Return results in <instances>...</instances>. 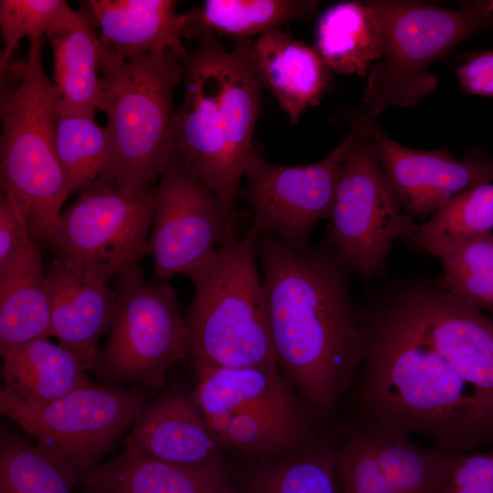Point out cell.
Returning a JSON list of instances; mask_svg holds the SVG:
<instances>
[{
	"mask_svg": "<svg viewBox=\"0 0 493 493\" xmlns=\"http://www.w3.org/2000/svg\"><path fill=\"white\" fill-rule=\"evenodd\" d=\"M236 235L235 213L189 172L175 150L156 186L149 240L155 276L168 282L189 273Z\"/></svg>",
	"mask_w": 493,
	"mask_h": 493,
	"instance_id": "cell-12",
	"label": "cell"
},
{
	"mask_svg": "<svg viewBox=\"0 0 493 493\" xmlns=\"http://www.w3.org/2000/svg\"><path fill=\"white\" fill-rule=\"evenodd\" d=\"M309 425H301L277 416L253 412L234 413L222 445L235 447L246 455L276 456L292 448L303 437L312 438Z\"/></svg>",
	"mask_w": 493,
	"mask_h": 493,
	"instance_id": "cell-31",
	"label": "cell"
},
{
	"mask_svg": "<svg viewBox=\"0 0 493 493\" xmlns=\"http://www.w3.org/2000/svg\"><path fill=\"white\" fill-rule=\"evenodd\" d=\"M249 56L263 88L268 89L291 125L329 90L331 71L315 47L275 28L251 39Z\"/></svg>",
	"mask_w": 493,
	"mask_h": 493,
	"instance_id": "cell-17",
	"label": "cell"
},
{
	"mask_svg": "<svg viewBox=\"0 0 493 493\" xmlns=\"http://www.w3.org/2000/svg\"><path fill=\"white\" fill-rule=\"evenodd\" d=\"M177 2L173 0H88L81 10L100 30L101 69L152 53L171 51L183 58Z\"/></svg>",
	"mask_w": 493,
	"mask_h": 493,
	"instance_id": "cell-15",
	"label": "cell"
},
{
	"mask_svg": "<svg viewBox=\"0 0 493 493\" xmlns=\"http://www.w3.org/2000/svg\"><path fill=\"white\" fill-rule=\"evenodd\" d=\"M381 25L383 57L371 68L361 113L375 120L390 106L411 107L437 88L430 67L469 37L493 27L488 1L448 8L418 1L368 0Z\"/></svg>",
	"mask_w": 493,
	"mask_h": 493,
	"instance_id": "cell-6",
	"label": "cell"
},
{
	"mask_svg": "<svg viewBox=\"0 0 493 493\" xmlns=\"http://www.w3.org/2000/svg\"><path fill=\"white\" fill-rule=\"evenodd\" d=\"M28 225L15 199L7 193L0 194V271L37 248Z\"/></svg>",
	"mask_w": 493,
	"mask_h": 493,
	"instance_id": "cell-35",
	"label": "cell"
},
{
	"mask_svg": "<svg viewBox=\"0 0 493 493\" xmlns=\"http://www.w3.org/2000/svg\"><path fill=\"white\" fill-rule=\"evenodd\" d=\"M69 7L64 0H1L0 29L5 47L0 68L11 61L23 38L45 37Z\"/></svg>",
	"mask_w": 493,
	"mask_h": 493,
	"instance_id": "cell-32",
	"label": "cell"
},
{
	"mask_svg": "<svg viewBox=\"0 0 493 493\" xmlns=\"http://www.w3.org/2000/svg\"><path fill=\"white\" fill-rule=\"evenodd\" d=\"M181 58L171 51L124 60L101 71L97 110L107 117L110 164L102 183L129 194L153 188L176 150L173 95Z\"/></svg>",
	"mask_w": 493,
	"mask_h": 493,
	"instance_id": "cell-4",
	"label": "cell"
},
{
	"mask_svg": "<svg viewBox=\"0 0 493 493\" xmlns=\"http://www.w3.org/2000/svg\"><path fill=\"white\" fill-rule=\"evenodd\" d=\"M192 361L198 378L194 404L202 414L253 411L309 425L277 367L219 366Z\"/></svg>",
	"mask_w": 493,
	"mask_h": 493,
	"instance_id": "cell-20",
	"label": "cell"
},
{
	"mask_svg": "<svg viewBox=\"0 0 493 493\" xmlns=\"http://www.w3.org/2000/svg\"><path fill=\"white\" fill-rule=\"evenodd\" d=\"M124 443L120 455L79 479L86 493H238L226 467L162 461Z\"/></svg>",
	"mask_w": 493,
	"mask_h": 493,
	"instance_id": "cell-18",
	"label": "cell"
},
{
	"mask_svg": "<svg viewBox=\"0 0 493 493\" xmlns=\"http://www.w3.org/2000/svg\"><path fill=\"white\" fill-rule=\"evenodd\" d=\"M442 493H493V446L488 451L452 453Z\"/></svg>",
	"mask_w": 493,
	"mask_h": 493,
	"instance_id": "cell-34",
	"label": "cell"
},
{
	"mask_svg": "<svg viewBox=\"0 0 493 493\" xmlns=\"http://www.w3.org/2000/svg\"><path fill=\"white\" fill-rule=\"evenodd\" d=\"M52 337L46 268L38 247L0 271L2 359L37 340Z\"/></svg>",
	"mask_w": 493,
	"mask_h": 493,
	"instance_id": "cell-22",
	"label": "cell"
},
{
	"mask_svg": "<svg viewBox=\"0 0 493 493\" xmlns=\"http://www.w3.org/2000/svg\"><path fill=\"white\" fill-rule=\"evenodd\" d=\"M334 441L316 438L299 451L257 468L247 493H342Z\"/></svg>",
	"mask_w": 493,
	"mask_h": 493,
	"instance_id": "cell-27",
	"label": "cell"
},
{
	"mask_svg": "<svg viewBox=\"0 0 493 493\" xmlns=\"http://www.w3.org/2000/svg\"><path fill=\"white\" fill-rule=\"evenodd\" d=\"M147 400L139 389L92 383L37 406L0 396V412L81 478L128 435Z\"/></svg>",
	"mask_w": 493,
	"mask_h": 493,
	"instance_id": "cell-9",
	"label": "cell"
},
{
	"mask_svg": "<svg viewBox=\"0 0 493 493\" xmlns=\"http://www.w3.org/2000/svg\"><path fill=\"white\" fill-rule=\"evenodd\" d=\"M53 55L57 110L95 117L101 82V43L93 23L69 7L46 34Z\"/></svg>",
	"mask_w": 493,
	"mask_h": 493,
	"instance_id": "cell-19",
	"label": "cell"
},
{
	"mask_svg": "<svg viewBox=\"0 0 493 493\" xmlns=\"http://www.w3.org/2000/svg\"><path fill=\"white\" fill-rule=\"evenodd\" d=\"M251 39H237L228 50L215 37H202L181 58L184 96L174 113L176 151L229 214L256 152L263 86L250 59Z\"/></svg>",
	"mask_w": 493,
	"mask_h": 493,
	"instance_id": "cell-2",
	"label": "cell"
},
{
	"mask_svg": "<svg viewBox=\"0 0 493 493\" xmlns=\"http://www.w3.org/2000/svg\"><path fill=\"white\" fill-rule=\"evenodd\" d=\"M109 337L96 372L104 384L158 389L189 354L185 318L167 281L149 280L139 266L119 276Z\"/></svg>",
	"mask_w": 493,
	"mask_h": 493,
	"instance_id": "cell-7",
	"label": "cell"
},
{
	"mask_svg": "<svg viewBox=\"0 0 493 493\" xmlns=\"http://www.w3.org/2000/svg\"><path fill=\"white\" fill-rule=\"evenodd\" d=\"M384 475L395 493H442L452 453L416 445L413 437L378 424L359 420Z\"/></svg>",
	"mask_w": 493,
	"mask_h": 493,
	"instance_id": "cell-26",
	"label": "cell"
},
{
	"mask_svg": "<svg viewBox=\"0 0 493 493\" xmlns=\"http://www.w3.org/2000/svg\"><path fill=\"white\" fill-rule=\"evenodd\" d=\"M315 47L331 72L367 77L383 57V33L367 1L340 2L320 16Z\"/></svg>",
	"mask_w": 493,
	"mask_h": 493,
	"instance_id": "cell-24",
	"label": "cell"
},
{
	"mask_svg": "<svg viewBox=\"0 0 493 493\" xmlns=\"http://www.w3.org/2000/svg\"><path fill=\"white\" fill-rule=\"evenodd\" d=\"M79 476L16 431L0 433V493H72Z\"/></svg>",
	"mask_w": 493,
	"mask_h": 493,
	"instance_id": "cell-28",
	"label": "cell"
},
{
	"mask_svg": "<svg viewBox=\"0 0 493 493\" xmlns=\"http://www.w3.org/2000/svg\"><path fill=\"white\" fill-rule=\"evenodd\" d=\"M257 230L234 236L187 273L194 293L185 315L192 360L219 366L277 367L263 284Z\"/></svg>",
	"mask_w": 493,
	"mask_h": 493,
	"instance_id": "cell-3",
	"label": "cell"
},
{
	"mask_svg": "<svg viewBox=\"0 0 493 493\" xmlns=\"http://www.w3.org/2000/svg\"><path fill=\"white\" fill-rule=\"evenodd\" d=\"M439 259L443 272L436 284L493 316V234L477 236Z\"/></svg>",
	"mask_w": 493,
	"mask_h": 493,
	"instance_id": "cell-30",
	"label": "cell"
},
{
	"mask_svg": "<svg viewBox=\"0 0 493 493\" xmlns=\"http://www.w3.org/2000/svg\"><path fill=\"white\" fill-rule=\"evenodd\" d=\"M456 69L462 88L468 93L493 96V50L464 55Z\"/></svg>",
	"mask_w": 493,
	"mask_h": 493,
	"instance_id": "cell-36",
	"label": "cell"
},
{
	"mask_svg": "<svg viewBox=\"0 0 493 493\" xmlns=\"http://www.w3.org/2000/svg\"><path fill=\"white\" fill-rule=\"evenodd\" d=\"M143 454L170 463L226 467L221 444L194 404L177 393L146 401L124 440Z\"/></svg>",
	"mask_w": 493,
	"mask_h": 493,
	"instance_id": "cell-16",
	"label": "cell"
},
{
	"mask_svg": "<svg viewBox=\"0 0 493 493\" xmlns=\"http://www.w3.org/2000/svg\"><path fill=\"white\" fill-rule=\"evenodd\" d=\"M334 446L342 493H395L357 424Z\"/></svg>",
	"mask_w": 493,
	"mask_h": 493,
	"instance_id": "cell-33",
	"label": "cell"
},
{
	"mask_svg": "<svg viewBox=\"0 0 493 493\" xmlns=\"http://www.w3.org/2000/svg\"><path fill=\"white\" fill-rule=\"evenodd\" d=\"M488 3L490 8L493 9V1H488Z\"/></svg>",
	"mask_w": 493,
	"mask_h": 493,
	"instance_id": "cell-38",
	"label": "cell"
},
{
	"mask_svg": "<svg viewBox=\"0 0 493 493\" xmlns=\"http://www.w3.org/2000/svg\"><path fill=\"white\" fill-rule=\"evenodd\" d=\"M206 425L216 440L222 445V441L228 432L234 413L222 411L213 414H203Z\"/></svg>",
	"mask_w": 493,
	"mask_h": 493,
	"instance_id": "cell-37",
	"label": "cell"
},
{
	"mask_svg": "<svg viewBox=\"0 0 493 493\" xmlns=\"http://www.w3.org/2000/svg\"><path fill=\"white\" fill-rule=\"evenodd\" d=\"M353 137L351 127L326 157L308 164L273 163L256 151L245 173L247 184L242 195L257 231L297 249L310 246L313 227L330 218L342 163Z\"/></svg>",
	"mask_w": 493,
	"mask_h": 493,
	"instance_id": "cell-11",
	"label": "cell"
},
{
	"mask_svg": "<svg viewBox=\"0 0 493 493\" xmlns=\"http://www.w3.org/2000/svg\"><path fill=\"white\" fill-rule=\"evenodd\" d=\"M69 351L48 339L30 342L3 358L0 396L42 405L94 383Z\"/></svg>",
	"mask_w": 493,
	"mask_h": 493,
	"instance_id": "cell-21",
	"label": "cell"
},
{
	"mask_svg": "<svg viewBox=\"0 0 493 493\" xmlns=\"http://www.w3.org/2000/svg\"><path fill=\"white\" fill-rule=\"evenodd\" d=\"M385 179L403 212L427 220L443 204L472 187L492 183L493 156L472 154L456 160L447 150H419L371 126Z\"/></svg>",
	"mask_w": 493,
	"mask_h": 493,
	"instance_id": "cell-13",
	"label": "cell"
},
{
	"mask_svg": "<svg viewBox=\"0 0 493 493\" xmlns=\"http://www.w3.org/2000/svg\"><path fill=\"white\" fill-rule=\"evenodd\" d=\"M46 37L28 39L16 85L2 83L1 191L9 194L36 239L47 241L70 196L55 147L56 98L43 67Z\"/></svg>",
	"mask_w": 493,
	"mask_h": 493,
	"instance_id": "cell-5",
	"label": "cell"
},
{
	"mask_svg": "<svg viewBox=\"0 0 493 493\" xmlns=\"http://www.w3.org/2000/svg\"><path fill=\"white\" fill-rule=\"evenodd\" d=\"M493 229V184L467 189L417 225L406 215L398 239L422 254L449 256Z\"/></svg>",
	"mask_w": 493,
	"mask_h": 493,
	"instance_id": "cell-25",
	"label": "cell"
},
{
	"mask_svg": "<svg viewBox=\"0 0 493 493\" xmlns=\"http://www.w3.org/2000/svg\"><path fill=\"white\" fill-rule=\"evenodd\" d=\"M256 246L277 363L311 409L329 417L364 355L351 274L329 246L297 249L258 231Z\"/></svg>",
	"mask_w": 493,
	"mask_h": 493,
	"instance_id": "cell-1",
	"label": "cell"
},
{
	"mask_svg": "<svg viewBox=\"0 0 493 493\" xmlns=\"http://www.w3.org/2000/svg\"><path fill=\"white\" fill-rule=\"evenodd\" d=\"M108 282L56 260L46 267L52 337L88 372L95 369L99 341L109 331L114 314L116 291Z\"/></svg>",
	"mask_w": 493,
	"mask_h": 493,
	"instance_id": "cell-14",
	"label": "cell"
},
{
	"mask_svg": "<svg viewBox=\"0 0 493 493\" xmlns=\"http://www.w3.org/2000/svg\"><path fill=\"white\" fill-rule=\"evenodd\" d=\"M156 187L129 194L102 182L82 190L59 215L47 241L56 261L103 280L150 255Z\"/></svg>",
	"mask_w": 493,
	"mask_h": 493,
	"instance_id": "cell-10",
	"label": "cell"
},
{
	"mask_svg": "<svg viewBox=\"0 0 493 493\" xmlns=\"http://www.w3.org/2000/svg\"><path fill=\"white\" fill-rule=\"evenodd\" d=\"M317 0H206L180 14L182 37L252 38L316 14Z\"/></svg>",
	"mask_w": 493,
	"mask_h": 493,
	"instance_id": "cell-23",
	"label": "cell"
},
{
	"mask_svg": "<svg viewBox=\"0 0 493 493\" xmlns=\"http://www.w3.org/2000/svg\"><path fill=\"white\" fill-rule=\"evenodd\" d=\"M55 147L70 195L103 182L110 164V142L106 127L95 117L57 110Z\"/></svg>",
	"mask_w": 493,
	"mask_h": 493,
	"instance_id": "cell-29",
	"label": "cell"
},
{
	"mask_svg": "<svg viewBox=\"0 0 493 493\" xmlns=\"http://www.w3.org/2000/svg\"><path fill=\"white\" fill-rule=\"evenodd\" d=\"M373 119L359 112L354 137L340 173L328 229L329 247L351 274L383 278L403 213L383 171L371 138Z\"/></svg>",
	"mask_w": 493,
	"mask_h": 493,
	"instance_id": "cell-8",
	"label": "cell"
}]
</instances>
